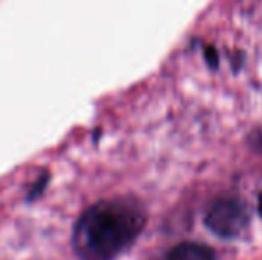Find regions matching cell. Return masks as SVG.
Masks as SVG:
<instances>
[{
    "label": "cell",
    "instance_id": "5",
    "mask_svg": "<svg viewBox=\"0 0 262 260\" xmlns=\"http://www.w3.org/2000/svg\"><path fill=\"white\" fill-rule=\"evenodd\" d=\"M259 210H260V214H262V195L259 198Z\"/></svg>",
    "mask_w": 262,
    "mask_h": 260
},
{
    "label": "cell",
    "instance_id": "3",
    "mask_svg": "<svg viewBox=\"0 0 262 260\" xmlns=\"http://www.w3.org/2000/svg\"><path fill=\"white\" fill-rule=\"evenodd\" d=\"M166 260H216V255L205 244L182 243L169 251Z\"/></svg>",
    "mask_w": 262,
    "mask_h": 260
},
{
    "label": "cell",
    "instance_id": "2",
    "mask_svg": "<svg viewBox=\"0 0 262 260\" xmlns=\"http://www.w3.org/2000/svg\"><path fill=\"white\" fill-rule=\"evenodd\" d=\"M205 225L212 230L216 235L232 239L243 233L248 225V210L237 200H217L210 205L205 216Z\"/></svg>",
    "mask_w": 262,
    "mask_h": 260
},
{
    "label": "cell",
    "instance_id": "1",
    "mask_svg": "<svg viewBox=\"0 0 262 260\" xmlns=\"http://www.w3.org/2000/svg\"><path fill=\"white\" fill-rule=\"evenodd\" d=\"M145 226V212L132 200H104L90 207L73 230V246L84 260H113Z\"/></svg>",
    "mask_w": 262,
    "mask_h": 260
},
{
    "label": "cell",
    "instance_id": "4",
    "mask_svg": "<svg viewBox=\"0 0 262 260\" xmlns=\"http://www.w3.org/2000/svg\"><path fill=\"white\" fill-rule=\"evenodd\" d=\"M252 143H253V146H255L257 150H260V152H262V130H259L255 135H253V141Z\"/></svg>",
    "mask_w": 262,
    "mask_h": 260
}]
</instances>
